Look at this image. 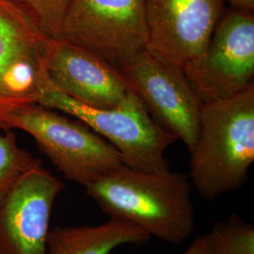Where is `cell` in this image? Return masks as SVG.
Instances as JSON below:
<instances>
[{"label": "cell", "mask_w": 254, "mask_h": 254, "mask_svg": "<svg viewBox=\"0 0 254 254\" xmlns=\"http://www.w3.org/2000/svg\"><path fill=\"white\" fill-rule=\"evenodd\" d=\"M85 189L109 218L134 223L151 237L179 245L195 231L192 185L186 173H149L123 164Z\"/></svg>", "instance_id": "1"}, {"label": "cell", "mask_w": 254, "mask_h": 254, "mask_svg": "<svg viewBox=\"0 0 254 254\" xmlns=\"http://www.w3.org/2000/svg\"><path fill=\"white\" fill-rule=\"evenodd\" d=\"M190 156L191 185L203 199L214 201L245 185L254 162V84L202 105L200 136Z\"/></svg>", "instance_id": "2"}, {"label": "cell", "mask_w": 254, "mask_h": 254, "mask_svg": "<svg viewBox=\"0 0 254 254\" xmlns=\"http://www.w3.org/2000/svg\"><path fill=\"white\" fill-rule=\"evenodd\" d=\"M0 128L27 132L59 172L84 188L124 164L117 150L85 123L40 104L0 110Z\"/></svg>", "instance_id": "3"}, {"label": "cell", "mask_w": 254, "mask_h": 254, "mask_svg": "<svg viewBox=\"0 0 254 254\" xmlns=\"http://www.w3.org/2000/svg\"><path fill=\"white\" fill-rule=\"evenodd\" d=\"M37 104L85 123L117 150L123 163L128 167L149 173L170 171L165 153L178 139L154 122L131 90L118 106L94 109L57 90L48 78Z\"/></svg>", "instance_id": "4"}, {"label": "cell", "mask_w": 254, "mask_h": 254, "mask_svg": "<svg viewBox=\"0 0 254 254\" xmlns=\"http://www.w3.org/2000/svg\"><path fill=\"white\" fill-rule=\"evenodd\" d=\"M183 72L202 104L233 97L254 85V12L226 9L203 52Z\"/></svg>", "instance_id": "5"}, {"label": "cell", "mask_w": 254, "mask_h": 254, "mask_svg": "<svg viewBox=\"0 0 254 254\" xmlns=\"http://www.w3.org/2000/svg\"><path fill=\"white\" fill-rule=\"evenodd\" d=\"M62 39L119 69L146 50L143 0H72L64 16Z\"/></svg>", "instance_id": "6"}, {"label": "cell", "mask_w": 254, "mask_h": 254, "mask_svg": "<svg viewBox=\"0 0 254 254\" xmlns=\"http://www.w3.org/2000/svg\"><path fill=\"white\" fill-rule=\"evenodd\" d=\"M154 122L194 150L202 103L184 72L144 50L118 69Z\"/></svg>", "instance_id": "7"}, {"label": "cell", "mask_w": 254, "mask_h": 254, "mask_svg": "<svg viewBox=\"0 0 254 254\" xmlns=\"http://www.w3.org/2000/svg\"><path fill=\"white\" fill-rule=\"evenodd\" d=\"M48 37L10 0H0V110L37 104L45 89Z\"/></svg>", "instance_id": "8"}, {"label": "cell", "mask_w": 254, "mask_h": 254, "mask_svg": "<svg viewBox=\"0 0 254 254\" xmlns=\"http://www.w3.org/2000/svg\"><path fill=\"white\" fill-rule=\"evenodd\" d=\"M146 50L183 71L203 52L225 12V0H143Z\"/></svg>", "instance_id": "9"}, {"label": "cell", "mask_w": 254, "mask_h": 254, "mask_svg": "<svg viewBox=\"0 0 254 254\" xmlns=\"http://www.w3.org/2000/svg\"><path fill=\"white\" fill-rule=\"evenodd\" d=\"M64 188L42 165L11 188L0 200V254H47L51 213Z\"/></svg>", "instance_id": "10"}, {"label": "cell", "mask_w": 254, "mask_h": 254, "mask_svg": "<svg viewBox=\"0 0 254 254\" xmlns=\"http://www.w3.org/2000/svg\"><path fill=\"white\" fill-rule=\"evenodd\" d=\"M46 66L57 90L91 108H114L130 91L118 69L64 39H47Z\"/></svg>", "instance_id": "11"}, {"label": "cell", "mask_w": 254, "mask_h": 254, "mask_svg": "<svg viewBox=\"0 0 254 254\" xmlns=\"http://www.w3.org/2000/svg\"><path fill=\"white\" fill-rule=\"evenodd\" d=\"M151 239L143 229L118 218L100 225L57 226L49 230L47 254H110L124 245H145Z\"/></svg>", "instance_id": "12"}, {"label": "cell", "mask_w": 254, "mask_h": 254, "mask_svg": "<svg viewBox=\"0 0 254 254\" xmlns=\"http://www.w3.org/2000/svg\"><path fill=\"white\" fill-rule=\"evenodd\" d=\"M5 130L0 132V200L26 173L41 166L40 160L17 144L15 135Z\"/></svg>", "instance_id": "13"}, {"label": "cell", "mask_w": 254, "mask_h": 254, "mask_svg": "<svg viewBox=\"0 0 254 254\" xmlns=\"http://www.w3.org/2000/svg\"><path fill=\"white\" fill-rule=\"evenodd\" d=\"M213 254H254V227L238 215L217 222L209 232Z\"/></svg>", "instance_id": "14"}, {"label": "cell", "mask_w": 254, "mask_h": 254, "mask_svg": "<svg viewBox=\"0 0 254 254\" xmlns=\"http://www.w3.org/2000/svg\"><path fill=\"white\" fill-rule=\"evenodd\" d=\"M36 23L44 35L62 39L64 16L72 0H10Z\"/></svg>", "instance_id": "15"}, {"label": "cell", "mask_w": 254, "mask_h": 254, "mask_svg": "<svg viewBox=\"0 0 254 254\" xmlns=\"http://www.w3.org/2000/svg\"><path fill=\"white\" fill-rule=\"evenodd\" d=\"M183 254H213L208 235L206 234L195 238L189 249Z\"/></svg>", "instance_id": "16"}, {"label": "cell", "mask_w": 254, "mask_h": 254, "mask_svg": "<svg viewBox=\"0 0 254 254\" xmlns=\"http://www.w3.org/2000/svg\"><path fill=\"white\" fill-rule=\"evenodd\" d=\"M228 1L232 8L240 10L254 12V0H225Z\"/></svg>", "instance_id": "17"}]
</instances>
